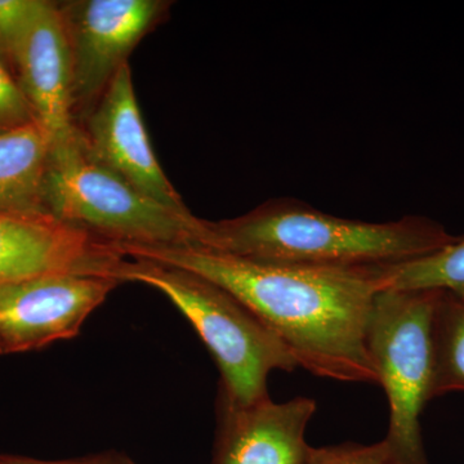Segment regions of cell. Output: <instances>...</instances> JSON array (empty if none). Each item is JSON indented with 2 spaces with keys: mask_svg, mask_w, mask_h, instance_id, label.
I'll use <instances>...</instances> for the list:
<instances>
[{
  "mask_svg": "<svg viewBox=\"0 0 464 464\" xmlns=\"http://www.w3.org/2000/svg\"><path fill=\"white\" fill-rule=\"evenodd\" d=\"M430 400L464 392V295L441 290L431 324Z\"/></svg>",
  "mask_w": 464,
  "mask_h": 464,
  "instance_id": "4fadbf2b",
  "label": "cell"
},
{
  "mask_svg": "<svg viewBox=\"0 0 464 464\" xmlns=\"http://www.w3.org/2000/svg\"><path fill=\"white\" fill-rule=\"evenodd\" d=\"M166 0L58 3L72 66L75 125L90 114L139 43L163 23Z\"/></svg>",
  "mask_w": 464,
  "mask_h": 464,
  "instance_id": "8992f818",
  "label": "cell"
},
{
  "mask_svg": "<svg viewBox=\"0 0 464 464\" xmlns=\"http://www.w3.org/2000/svg\"><path fill=\"white\" fill-rule=\"evenodd\" d=\"M209 248L258 261L320 267L401 264L453 243L444 225L423 216L355 221L293 199L266 201L235 218L209 221Z\"/></svg>",
  "mask_w": 464,
  "mask_h": 464,
  "instance_id": "7a4b0ae2",
  "label": "cell"
},
{
  "mask_svg": "<svg viewBox=\"0 0 464 464\" xmlns=\"http://www.w3.org/2000/svg\"><path fill=\"white\" fill-rule=\"evenodd\" d=\"M381 290L464 292V235L431 255L380 266Z\"/></svg>",
  "mask_w": 464,
  "mask_h": 464,
  "instance_id": "5bb4252c",
  "label": "cell"
},
{
  "mask_svg": "<svg viewBox=\"0 0 464 464\" xmlns=\"http://www.w3.org/2000/svg\"><path fill=\"white\" fill-rule=\"evenodd\" d=\"M14 67L34 118L53 142L74 136L72 56L58 3L41 0Z\"/></svg>",
  "mask_w": 464,
  "mask_h": 464,
  "instance_id": "8fae6325",
  "label": "cell"
},
{
  "mask_svg": "<svg viewBox=\"0 0 464 464\" xmlns=\"http://www.w3.org/2000/svg\"><path fill=\"white\" fill-rule=\"evenodd\" d=\"M130 259L190 271L228 290L316 377L378 383L366 334L380 266L277 264L195 246H118Z\"/></svg>",
  "mask_w": 464,
  "mask_h": 464,
  "instance_id": "6da1fadb",
  "label": "cell"
},
{
  "mask_svg": "<svg viewBox=\"0 0 464 464\" xmlns=\"http://www.w3.org/2000/svg\"><path fill=\"white\" fill-rule=\"evenodd\" d=\"M306 464H391L383 440L373 445L343 442L332 447L311 448Z\"/></svg>",
  "mask_w": 464,
  "mask_h": 464,
  "instance_id": "2e32d148",
  "label": "cell"
},
{
  "mask_svg": "<svg viewBox=\"0 0 464 464\" xmlns=\"http://www.w3.org/2000/svg\"><path fill=\"white\" fill-rule=\"evenodd\" d=\"M441 290H381L366 344L390 405L386 439L391 464H429L420 415L431 387V324Z\"/></svg>",
  "mask_w": 464,
  "mask_h": 464,
  "instance_id": "5b68a950",
  "label": "cell"
},
{
  "mask_svg": "<svg viewBox=\"0 0 464 464\" xmlns=\"http://www.w3.org/2000/svg\"><path fill=\"white\" fill-rule=\"evenodd\" d=\"M92 159L176 209H188L159 164L134 91L132 70L125 63L90 114L76 125Z\"/></svg>",
  "mask_w": 464,
  "mask_h": 464,
  "instance_id": "ba28073f",
  "label": "cell"
},
{
  "mask_svg": "<svg viewBox=\"0 0 464 464\" xmlns=\"http://www.w3.org/2000/svg\"><path fill=\"white\" fill-rule=\"evenodd\" d=\"M116 279L151 286L181 311L215 357L219 390L237 404L270 398V374L298 368L285 344L248 306L200 275L127 258Z\"/></svg>",
  "mask_w": 464,
  "mask_h": 464,
  "instance_id": "277c9868",
  "label": "cell"
},
{
  "mask_svg": "<svg viewBox=\"0 0 464 464\" xmlns=\"http://www.w3.org/2000/svg\"><path fill=\"white\" fill-rule=\"evenodd\" d=\"M459 295H464V292H463V293H459Z\"/></svg>",
  "mask_w": 464,
  "mask_h": 464,
  "instance_id": "d6986e66",
  "label": "cell"
},
{
  "mask_svg": "<svg viewBox=\"0 0 464 464\" xmlns=\"http://www.w3.org/2000/svg\"><path fill=\"white\" fill-rule=\"evenodd\" d=\"M35 121L21 91L17 78L9 72L7 63L0 57V130Z\"/></svg>",
  "mask_w": 464,
  "mask_h": 464,
  "instance_id": "e0dca14e",
  "label": "cell"
},
{
  "mask_svg": "<svg viewBox=\"0 0 464 464\" xmlns=\"http://www.w3.org/2000/svg\"><path fill=\"white\" fill-rule=\"evenodd\" d=\"M0 464H140L118 450L101 451L88 456L63 460H42L34 458L0 454Z\"/></svg>",
  "mask_w": 464,
  "mask_h": 464,
  "instance_id": "ac0fdd59",
  "label": "cell"
},
{
  "mask_svg": "<svg viewBox=\"0 0 464 464\" xmlns=\"http://www.w3.org/2000/svg\"><path fill=\"white\" fill-rule=\"evenodd\" d=\"M114 277L51 274L0 285V356L72 340L121 285Z\"/></svg>",
  "mask_w": 464,
  "mask_h": 464,
  "instance_id": "52a82bcc",
  "label": "cell"
},
{
  "mask_svg": "<svg viewBox=\"0 0 464 464\" xmlns=\"http://www.w3.org/2000/svg\"><path fill=\"white\" fill-rule=\"evenodd\" d=\"M125 257L115 244L47 213L0 210V285L51 274L114 277Z\"/></svg>",
  "mask_w": 464,
  "mask_h": 464,
  "instance_id": "9c48e42d",
  "label": "cell"
},
{
  "mask_svg": "<svg viewBox=\"0 0 464 464\" xmlns=\"http://www.w3.org/2000/svg\"><path fill=\"white\" fill-rule=\"evenodd\" d=\"M41 0H0V57L14 66V57Z\"/></svg>",
  "mask_w": 464,
  "mask_h": 464,
  "instance_id": "9a60e30c",
  "label": "cell"
},
{
  "mask_svg": "<svg viewBox=\"0 0 464 464\" xmlns=\"http://www.w3.org/2000/svg\"><path fill=\"white\" fill-rule=\"evenodd\" d=\"M47 212L115 246L209 248V221L159 203L91 158L79 137L54 143Z\"/></svg>",
  "mask_w": 464,
  "mask_h": 464,
  "instance_id": "3957f363",
  "label": "cell"
},
{
  "mask_svg": "<svg viewBox=\"0 0 464 464\" xmlns=\"http://www.w3.org/2000/svg\"><path fill=\"white\" fill-rule=\"evenodd\" d=\"M316 409L315 400L304 396L241 405L218 390L210 464H306L313 447L304 433Z\"/></svg>",
  "mask_w": 464,
  "mask_h": 464,
  "instance_id": "30bf717a",
  "label": "cell"
},
{
  "mask_svg": "<svg viewBox=\"0 0 464 464\" xmlns=\"http://www.w3.org/2000/svg\"><path fill=\"white\" fill-rule=\"evenodd\" d=\"M53 146L36 121L0 130V210L50 215L45 190Z\"/></svg>",
  "mask_w": 464,
  "mask_h": 464,
  "instance_id": "7c38bea8",
  "label": "cell"
}]
</instances>
